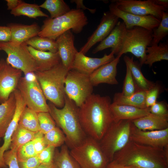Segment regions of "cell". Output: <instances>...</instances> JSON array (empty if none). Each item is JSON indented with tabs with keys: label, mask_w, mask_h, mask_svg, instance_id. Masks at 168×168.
<instances>
[{
	"label": "cell",
	"mask_w": 168,
	"mask_h": 168,
	"mask_svg": "<svg viewBox=\"0 0 168 168\" xmlns=\"http://www.w3.org/2000/svg\"><path fill=\"white\" fill-rule=\"evenodd\" d=\"M10 28L7 26H0V42H6L11 40Z\"/></svg>",
	"instance_id": "47"
},
{
	"label": "cell",
	"mask_w": 168,
	"mask_h": 168,
	"mask_svg": "<svg viewBox=\"0 0 168 168\" xmlns=\"http://www.w3.org/2000/svg\"><path fill=\"white\" fill-rule=\"evenodd\" d=\"M106 168H137L133 166H126L113 160L108 164Z\"/></svg>",
	"instance_id": "48"
},
{
	"label": "cell",
	"mask_w": 168,
	"mask_h": 168,
	"mask_svg": "<svg viewBox=\"0 0 168 168\" xmlns=\"http://www.w3.org/2000/svg\"><path fill=\"white\" fill-rule=\"evenodd\" d=\"M17 152L16 150L11 149L3 153L4 162L9 168H20L17 157Z\"/></svg>",
	"instance_id": "42"
},
{
	"label": "cell",
	"mask_w": 168,
	"mask_h": 168,
	"mask_svg": "<svg viewBox=\"0 0 168 168\" xmlns=\"http://www.w3.org/2000/svg\"><path fill=\"white\" fill-rule=\"evenodd\" d=\"M18 162L20 168H38L40 164L37 155Z\"/></svg>",
	"instance_id": "46"
},
{
	"label": "cell",
	"mask_w": 168,
	"mask_h": 168,
	"mask_svg": "<svg viewBox=\"0 0 168 168\" xmlns=\"http://www.w3.org/2000/svg\"><path fill=\"white\" fill-rule=\"evenodd\" d=\"M111 2L123 12L138 15H152L160 20L163 11L167 10L164 7L155 4L152 0H115Z\"/></svg>",
	"instance_id": "12"
},
{
	"label": "cell",
	"mask_w": 168,
	"mask_h": 168,
	"mask_svg": "<svg viewBox=\"0 0 168 168\" xmlns=\"http://www.w3.org/2000/svg\"><path fill=\"white\" fill-rule=\"evenodd\" d=\"M10 13L15 16H24L32 18L49 17L41 10L38 5L26 3L23 1L16 8L11 11Z\"/></svg>",
	"instance_id": "30"
},
{
	"label": "cell",
	"mask_w": 168,
	"mask_h": 168,
	"mask_svg": "<svg viewBox=\"0 0 168 168\" xmlns=\"http://www.w3.org/2000/svg\"><path fill=\"white\" fill-rule=\"evenodd\" d=\"M109 7L111 13L123 20L126 29L138 26L152 30L158 26L161 21L152 15H138L123 12L118 9L113 2Z\"/></svg>",
	"instance_id": "15"
},
{
	"label": "cell",
	"mask_w": 168,
	"mask_h": 168,
	"mask_svg": "<svg viewBox=\"0 0 168 168\" xmlns=\"http://www.w3.org/2000/svg\"><path fill=\"white\" fill-rule=\"evenodd\" d=\"M69 153L81 168H106L109 162L99 142L88 136Z\"/></svg>",
	"instance_id": "8"
},
{
	"label": "cell",
	"mask_w": 168,
	"mask_h": 168,
	"mask_svg": "<svg viewBox=\"0 0 168 168\" xmlns=\"http://www.w3.org/2000/svg\"><path fill=\"white\" fill-rule=\"evenodd\" d=\"M40 131L44 134L55 128L56 123L49 112L38 113Z\"/></svg>",
	"instance_id": "38"
},
{
	"label": "cell",
	"mask_w": 168,
	"mask_h": 168,
	"mask_svg": "<svg viewBox=\"0 0 168 168\" xmlns=\"http://www.w3.org/2000/svg\"><path fill=\"white\" fill-rule=\"evenodd\" d=\"M110 109L114 122L123 120L132 121L150 113L149 108L142 109L130 105H119L112 103L110 105Z\"/></svg>",
	"instance_id": "21"
},
{
	"label": "cell",
	"mask_w": 168,
	"mask_h": 168,
	"mask_svg": "<svg viewBox=\"0 0 168 168\" xmlns=\"http://www.w3.org/2000/svg\"><path fill=\"white\" fill-rule=\"evenodd\" d=\"M25 43L18 44L10 41L0 42V50L7 54L6 61L12 67L21 70L24 75L37 71L36 62Z\"/></svg>",
	"instance_id": "10"
},
{
	"label": "cell",
	"mask_w": 168,
	"mask_h": 168,
	"mask_svg": "<svg viewBox=\"0 0 168 168\" xmlns=\"http://www.w3.org/2000/svg\"><path fill=\"white\" fill-rule=\"evenodd\" d=\"M37 155L32 141L21 146L17 152V157L18 162L26 160Z\"/></svg>",
	"instance_id": "39"
},
{
	"label": "cell",
	"mask_w": 168,
	"mask_h": 168,
	"mask_svg": "<svg viewBox=\"0 0 168 168\" xmlns=\"http://www.w3.org/2000/svg\"><path fill=\"white\" fill-rule=\"evenodd\" d=\"M126 30L124 23L119 21L109 34L93 50L92 53L95 54L108 48L111 51L115 49L123 38Z\"/></svg>",
	"instance_id": "25"
},
{
	"label": "cell",
	"mask_w": 168,
	"mask_h": 168,
	"mask_svg": "<svg viewBox=\"0 0 168 168\" xmlns=\"http://www.w3.org/2000/svg\"><path fill=\"white\" fill-rule=\"evenodd\" d=\"M68 71L61 62L50 69L35 73L46 100L57 107L65 103V80Z\"/></svg>",
	"instance_id": "5"
},
{
	"label": "cell",
	"mask_w": 168,
	"mask_h": 168,
	"mask_svg": "<svg viewBox=\"0 0 168 168\" xmlns=\"http://www.w3.org/2000/svg\"><path fill=\"white\" fill-rule=\"evenodd\" d=\"M18 124L36 133L40 131L38 113L27 106L21 114Z\"/></svg>",
	"instance_id": "33"
},
{
	"label": "cell",
	"mask_w": 168,
	"mask_h": 168,
	"mask_svg": "<svg viewBox=\"0 0 168 168\" xmlns=\"http://www.w3.org/2000/svg\"><path fill=\"white\" fill-rule=\"evenodd\" d=\"M120 57L116 56L112 61L100 66L89 75L90 80L93 86L101 83L113 85L118 84L116 77L117 66Z\"/></svg>",
	"instance_id": "20"
},
{
	"label": "cell",
	"mask_w": 168,
	"mask_h": 168,
	"mask_svg": "<svg viewBox=\"0 0 168 168\" xmlns=\"http://www.w3.org/2000/svg\"><path fill=\"white\" fill-rule=\"evenodd\" d=\"M54 161L57 168H81L70 155L66 144L62 146L59 151L55 150Z\"/></svg>",
	"instance_id": "31"
},
{
	"label": "cell",
	"mask_w": 168,
	"mask_h": 168,
	"mask_svg": "<svg viewBox=\"0 0 168 168\" xmlns=\"http://www.w3.org/2000/svg\"><path fill=\"white\" fill-rule=\"evenodd\" d=\"M160 91V86L156 83L152 88L147 91L145 99L147 108H149L157 101Z\"/></svg>",
	"instance_id": "43"
},
{
	"label": "cell",
	"mask_w": 168,
	"mask_h": 168,
	"mask_svg": "<svg viewBox=\"0 0 168 168\" xmlns=\"http://www.w3.org/2000/svg\"><path fill=\"white\" fill-rule=\"evenodd\" d=\"M152 1L156 5L163 7L167 9H168V0H152Z\"/></svg>",
	"instance_id": "51"
},
{
	"label": "cell",
	"mask_w": 168,
	"mask_h": 168,
	"mask_svg": "<svg viewBox=\"0 0 168 168\" xmlns=\"http://www.w3.org/2000/svg\"><path fill=\"white\" fill-rule=\"evenodd\" d=\"M8 26L11 31V41L18 44L25 43L30 39L38 36L40 30L36 23L30 25L13 24Z\"/></svg>",
	"instance_id": "24"
},
{
	"label": "cell",
	"mask_w": 168,
	"mask_h": 168,
	"mask_svg": "<svg viewBox=\"0 0 168 168\" xmlns=\"http://www.w3.org/2000/svg\"><path fill=\"white\" fill-rule=\"evenodd\" d=\"M61 62L68 71L71 69L78 52L74 46V36L71 30L59 36L55 40Z\"/></svg>",
	"instance_id": "19"
},
{
	"label": "cell",
	"mask_w": 168,
	"mask_h": 168,
	"mask_svg": "<svg viewBox=\"0 0 168 168\" xmlns=\"http://www.w3.org/2000/svg\"><path fill=\"white\" fill-rule=\"evenodd\" d=\"M149 110L151 113L156 115L168 114L167 104L163 101H156L149 107Z\"/></svg>",
	"instance_id": "45"
},
{
	"label": "cell",
	"mask_w": 168,
	"mask_h": 168,
	"mask_svg": "<svg viewBox=\"0 0 168 168\" xmlns=\"http://www.w3.org/2000/svg\"><path fill=\"white\" fill-rule=\"evenodd\" d=\"M152 32V40L151 45H157L168 34L167 12L163 11L162 17L159 24L157 27L153 30Z\"/></svg>",
	"instance_id": "36"
},
{
	"label": "cell",
	"mask_w": 168,
	"mask_h": 168,
	"mask_svg": "<svg viewBox=\"0 0 168 168\" xmlns=\"http://www.w3.org/2000/svg\"><path fill=\"white\" fill-rule=\"evenodd\" d=\"M152 33V30L140 27L126 28L118 46L111 51H113L117 56L120 57L127 53H131L139 59L141 67L145 60L146 48L151 45Z\"/></svg>",
	"instance_id": "6"
},
{
	"label": "cell",
	"mask_w": 168,
	"mask_h": 168,
	"mask_svg": "<svg viewBox=\"0 0 168 168\" xmlns=\"http://www.w3.org/2000/svg\"><path fill=\"white\" fill-rule=\"evenodd\" d=\"M146 52L144 64L150 67L156 62L168 60V44L160 43L157 45H151L147 48Z\"/></svg>",
	"instance_id": "29"
},
{
	"label": "cell",
	"mask_w": 168,
	"mask_h": 168,
	"mask_svg": "<svg viewBox=\"0 0 168 168\" xmlns=\"http://www.w3.org/2000/svg\"><path fill=\"white\" fill-rule=\"evenodd\" d=\"M32 141L37 155L47 146L44 140V134L40 131L35 133L34 138Z\"/></svg>",
	"instance_id": "44"
},
{
	"label": "cell",
	"mask_w": 168,
	"mask_h": 168,
	"mask_svg": "<svg viewBox=\"0 0 168 168\" xmlns=\"http://www.w3.org/2000/svg\"><path fill=\"white\" fill-rule=\"evenodd\" d=\"M130 140L152 147L168 149V128L160 130L143 131L132 122Z\"/></svg>",
	"instance_id": "13"
},
{
	"label": "cell",
	"mask_w": 168,
	"mask_h": 168,
	"mask_svg": "<svg viewBox=\"0 0 168 168\" xmlns=\"http://www.w3.org/2000/svg\"><path fill=\"white\" fill-rule=\"evenodd\" d=\"M113 160L124 165L137 168H168V149L142 145L129 140L115 154Z\"/></svg>",
	"instance_id": "2"
},
{
	"label": "cell",
	"mask_w": 168,
	"mask_h": 168,
	"mask_svg": "<svg viewBox=\"0 0 168 168\" xmlns=\"http://www.w3.org/2000/svg\"><path fill=\"white\" fill-rule=\"evenodd\" d=\"M0 140H1V139H0Z\"/></svg>",
	"instance_id": "53"
},
{
	"label": "cell",
	"mask_w": 168,
	"mask_h": 168,
	"mask_svg": "<svg viewBox=\"0 0 168 168\" xmlns=\"http://www.w3.org/2000/svg\"><path fill=\"white\" fill-rule=\"evenodd\" d=\"M119 18L109 11L104 12L100 24L80 52L84 54L97 43L101 42L110 33L119 21Z\"/></svg>",
	"instance_id": "16"
},
{
	"label": "cell",
	"mask_w": 168,
	"mask_h": 168,
	"mask_svg": "<svg viewBox=\"0 0 168 168\" xmlns=\"http://www.w3.org/2000/svg\"><path fill=\"white\" fill-rule=\"evenodd\" d=\"M55 148L53 146H47L37 155L40 164H48L54 162Z\"/></svg>",
	"instance_id": "41"
},
{
	"label": "cell",
	"mask_w": 168,
	"mask_h": 168,
	"mask_svg": "<svg viewBox=\"0 0 168 168\" xmlns=\"http://www.w3.org/2000/svg\"><path fill=\"white\" fill-rule=\"evenodd\" d=\"M7 9L11 11L16 8L23 1L21 0H6Z\"/></svg>",
	"instance_id": "49"
},
{
	"label": "cell",
	"mask_w": 168,
	"mask_h": 168,
	"mask_svg": "<svg viewBox=\"0 0 168 168\" xmlns=\"http://www.w3.org/2000/svg\"><path fill=\"white\" fill-rule=\"evenodd\" d=\"M38 168H57V167L54 161L53 163L48 164H40Z\"/></svg>",
	"instance_id": "52"
},
{
	"label": "cell",
	"mask_w": 168,
	"mask_h": 168,
	"mask_svg": "<svg viewBox=\"0 0 168 168\" xmlns=\"http://www.w3.org/2000/svg\"><path fill=\"white\" fill-rule=\"evenodd\" d=\"M87 23V18L83 10L72 9L60 16L44 20L38 36L55 40L71 30L76 34L80 33Z\"/></svg>",
	"instance_id": "4"
},
{
	"label": "cell",
	"mask_w": 168,
	"mask_h": 168,
	"mask_svg": "<svg viewBox=\"0 0 168 168\" xmlns=\"http://www.w3.org/2000/svg\"><path fill=\"white\" fill-rule=\"evenodd\" d=\"M138 129L143 131L160 130L168 128V114L148 115L132 121Z\"/></svg>",
	"instance_id": "22"
},
{
	"label": "cell",
	"mask_w": 168,
	"mask_h": 168,
	"mask_svg": "<svg viewBox=\"0 0 168 168\" xmlns=\"http://www.w3.org/2000/svg\"><path fill=\"white\" fill-rule=\"evenodd\" d=\"M39 6L49 12L51 18L62 16L71 10L69 6L63 0H46Z\"/></svg>",
	"instance_id": "34"
},
{
	"label": "cell",
	"mask_w": 168,
	"mask_h": 168,
	"mask_svg": "<svg viewBox=\"0 0 168 168\" xmlns=\"http://www.w3.org/2000/svg\"><path fill=\"white\" fill-rule=\"evenodd\" d=\"M49 113L65 134L66 145L71 149L81 144L87 137L80 124L78 107L66 95L63 107L58 109L50 102Z\"/></svg>",
	"instance_id": "3"
},
{
	"label": "cell",
	"mask_w": 168,
	"mask_h": 168,
	"mask_svg": "<svg viewBox=\"0 0 168 168\" xmlns=\"http://www.w3.org/2000/svg\"><path fill=\"white\" fill-rule=\"evenodd\" d=\"M25 43L27 46L38 50L53 53L58 52L57 45L55 40L47 38L37 36L30 39Z\"/></svg>",
	"instance_id": "35"
},
{
	"label": "cell",
	"mask_w": 168,
	"mask_h": 168,
	"mask_svg": "<svg viewBox=\"0 0 168 168\" xmlns=\"http://www.w3.org/2000/svg\"><path fill=\"white\" fill-rule=\"evenodd\" d=\"M14 93L16 100V109L12 119L5 133L4 143L0 147V168H5L7 166L4 162L3 154L10 147L12 136L18 124L21 114L26 106L25 100L19 91L16 89Z\"/></svg>",
	"instance_id": "17"
},
{
	"label": "cell",
	"mask_w": 168,
	"mask_h": 168,
	"mask_svg": "<svg viewBox=\"0 0 168 168\" xmlns=\"http://www.w3.org/2000/svg\"><path fill=\"white\" fill-rule=\"evenodd\" d=\"M35 133L25 128L18 124L12 137L10 147L11 149L17 151L21 146L32 141Z\"/></svg>",
	"instance_id": "32"
},
{
	"label": "cell",
	"mask_w": 168,
	"mask_h": 168,
	"mask_svg": "<svg viewBox=\"0 0 168 168\" xmlns=\"http://www.w3.org/2000/svg\"><path fill=\"white\" fill-rule=\"evenodd\" d=\"M111 103L109 96L92 94L78 107L80 123L87 136L98 142L102 138L113 121Z\"/></svg>",
	"instance_id": "1"
},
{
	"label": "cell",
	"mask_w": 168,
	"mask_h": 168,
	"mask_svg": "<svg viewBox=\"0 0 168 168\" xmlns=\"http://www.w3.org/2000/svg\"><path fill=\"white\" fill-rule=\"evenodd\" d=\"M89 76L74 69L68 71L65 80V95L79 107L92 94Z\"/></svg>",
	"instance_id": "11"
},
{
	"label": "cell",
	"mask_w": 168,
	"mask_h": 168,
	"mask_svg": "<svg viewBox=\"0 0 168 168\" xmlns=\"http://www.w3.org/2000/svg\"><path fill=\"white\" fill-rule=\"evenodd\" d=\"M16 107V100L13 92L7 100L0 104V138L4 137L14 116Z\"/></svg>",
	"instance_id": "26"
},
{
	"label": "cell",
	"mask_w": 168,
	"mask_h": 168,
	"mask_svg": "<svg viewBox=\"0 0 168 168\" xmlns=\"http://www.w3.org/2000/svg\"><path fill=\"white\" fill-rule=\"evenodd\" d=\"M147 91L137 89L133 94L129 96L123 95L121 92L115 93L112 103L119 105H125L141 109L147 108L145 103Z\"/></svg>",
	"instance_id": "28"
},
{
	"label": "cell",
	"mask_w": 168,
	"mask_h": 168,
	"mask_svg": "<svg viewBox=\"0 0 168 168\" xmlns=\"http://www.w3.org/2000/svg\"><path fill=\"white\" fill-rule=\"evenodd\" d=\"M132 121L120 120L112 123L99 142L109 162L115 154L123 148L130 140Z\"/></svg>",
	"instance_id": "7"
},
{
	"label": "cell",
	"mask_w": 168,
	"mask_h": 168,
	"mask_svg": "<svg viewBox=\"0 0 168 168\" xmlns=\"http://www.w3.org/2000/svg\"><path fill=\"white\" fill-rule=\"evenodd\" d=\"M22 72L12 67L3 59L0 60V104L7 100L17 89Z\"/></svg>",
	"instance_id": "14"
},
{
	"label": "cell",
	"mask_w": 168,
	"mask_h": 168,
	"mask_svg": "<svg viewBox=\"0 0 168 168\" xmlns=\"http://www.w3.org/2000/svg\"><path fill=\"white\" fill-rule=\"evenodd\" d=\"M17 89L27 107L37 113L49 112L48 104L35 72H28L21 77Z\"/></svg>",
	"instance_id": "9"
},
{
	"label": "cell",
	"mask_w": 168,
	"mask_h": 168,
	"mask_svg": "<svg viewBox=\"0 0 168 168\" xmlns=\"http://www.w3.org/2000/svg\"><path fill=\"white\" fill-rule=\"evenodd\" d=\"M71 2L75 3L76 5L77 9L82 10H83L82 9H87L92 13H94L96 11V9H90L86 7L83 4V0H72Z\"/></svg>",
	"instance_id": "50"
},
{
	"label": "cell",
	"mask_w": 168,
	"mask_h": 168,
	"mask_svg": "<svg viewBox=\"0 0 168 168\" xmlns=\"http://www.w3.org/2000/svg\"><path fill=\"white\" fill-rule=\"evenodd\" d=\"M124 60L126 65L130 70L137 89L147 91L155 85V83L149 81L145 77L141 71L139 63L134 61L133 57L130 58L125 55L124 57Z\"/></svg>",
	"instance_id": "27"
},
{
	"label": "cell",
	"mask_w": 168,
	"mask_h": 168,
	"mask_svg": "<svg viewBox=\"0 0 168 168\" xmlns=\"http://www.w3.org/2000/svg\"><path fill=\"white\" fill-rule=\"evenodd\" d=\"M114 53L111 51L109 54H105L100 58H91L78 52L76 54L71 69L90 75L94 71L103 65L107 63L115 58Z\"/></svg>",
	"instance_id": "18"
},
{
	"label": "cell",
	"mask_w": 168,
	"mask_h": 168,
	"mask_svg": "<svg viewBox=\"0 0 168 168\" xmlns=\"http://www.w3.org/2000/svg\"><path fill=\"white\" fill-rule=\"evenodd\" d=\"M44 139L47 146H51L55 148L63 145L66 141L64 133L57 127L44 134Z\"/></svg>",
	"instance_id": "37"
},
{
	"label": "cell",
	"mask_w": 168,
	"mask_h": 168,
	"mask_svg": "<svg viewBox=\"0 0 168 168\" xmlns=\"http://www.w3.org/2000/svg\"><path fill=\"white\" fill-rule=\"evenodd\" d=\"M27 49L36 63L37 71H45L52 68L61 62L58 52L53 53L37 50L27 46Z\"/></svg>",
	"instance_id": "23"
},
{
	"label": "cell",
	"mask_w": 168,
	"mask_h": 168,
	"mask_svg": "<svg viewBox=\"0 0 168 168\" xmlns=\"http://www.w3.org/2000/svg\"><path fill=\"white\" fill-rule=\"evenodd\" d=\"M126 74L124 80L122 93L125 96H130L134 93L137 90L131 71L126 65Z\"/></svg>",
	"instance_id": "40"
}]
</instances>
